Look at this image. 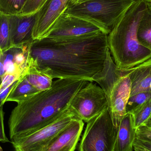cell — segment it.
<instances>
[{"label":"cell","instance_id":"obj_1","mask_svg":"<svg viewBox=\"0 0 151 151\" xmlns=\"http://www.w3.org/2000/svg\"><path fill=\"white\" fill-rule=\"evenodd\" d=\"M109 50L108 35L104 32L70 40L44 38L31 43L29 66L53 79L93 82L104 69Z\"/></svg>","mask_w":151,"mask_h":151},{"label":"cell","instance_id":"obj_2","mask_svg":"<svg viewBox=\"0 0 151 151\" xmlns=\"http://www.w3.org/2000/svg\"><path fill=\"white\" fill-rule=\"evenodd\" d=\"M89 82L82 79H58L53 82L49 89L18 103L8 122L11 140L55 120L69 109L76 93Z\"/></svg>","mask_w":151,"mask_h":151},{"label":"cell","instance_id":"obj_3","mask_svg":"<svg viewBox=\"0 0 151 151\" xmlns=\"http://www.w3.org/2000/svg\"><path fill=\"white\" fill-rule=\"evenodd\" d=\"M146 7L145 0H136L108 35V48L117 67L131 69L151 58V51L141 45L137 30Z\"/></svg>","mask_w":151,"mask_h":151},{"label":"cell","instance_id":"obj_4","mask_svg":"<svg viewBox=\"0 0 151 151\" xmlns=\"http://www.w3.org/2000/svg\"><path fill=\"white\" fill-rule=\"evenodd\" d=\"M136 0H88L67 5L64 12L96 24L107 35Z\"/></svg>","mask_w":151,"mask_h":151},{"label":"cell","instance_id":"obj_5","mask_svg":"<svg viewBox=\"0 0 151 151\" xmlns=\"http://www.w3.org/2000/svg\"><path fill=\"white\" fill-rule=\"evenodd\" d=\"M87 123L79 151H114L118 129L108 109Z\"/></svg>","mask_w":151,"mask_h":151},{"label":"cell","instance_id":"obj_6","mask_svg":"<svg viewBox=\"0 0 151 151\" xmlns=\"http://www.w3.org/2000/svg\"><path fill=\"white\" fill-rule=\"evenodd\" d=\"M77 118L70 109L50 123L12 140L14 151H44L58 135Z\"/></svg>","mask_w":151,"mask_h":151},{"label":"cell","instance_id":"obj_7","mask_svg":"<svg viewBox=\"0 0 151 151\" xmlns=\"http://www.w3.org/2000/svg\"><path fill=\"white\" fill-rule=\"evenodd\" d=\"M69 109L83 122H88L108 109V103L104 90L90 81L75 95Z\"/></svg>","mask_w":151,"mask_h":151},{"label":"cell","instance_id":"obj_8","mask_svg":"<svg viewBox=\"0 0 151 151\" xmlns=\"http://www.w3.org/2000/svg\"><path fill=\"white\" fill-rule=\"evenodd\" d=\"M100 32L106 34L103 28L96 24L64 12L45 38L55 40H70Z\"/></svg>","mask_w":151,"mask_h":151},{"label":"cell","instance_id":"obj_9","mask_svg":"<svg viewBox=\"0 0 151 151\" xmlns=\"http://www.w3.org/2000/svg\"><path fill=\"white\" fill-rule=\"evenodd\" d=\"M120 70L121 76L114 83L106 95L108 111L113 123L117 129L122 118L127 114L126 108L131 89L130 78Z\"/></svg>","mask_w":151,"mask_h":151},{"label":"cell","instance_id":"obj_10","mask_svg":"<svg viewBox=\"0 0 151 151\" xmlns=\"http://www.w3.org/2000/svg\"><path fill=\"white\" fill-rule=\"evenodd\" d=\"M69 0H47L36 13L32 32L33 40L45 38L58 19L63 13Z\"/></svg>","mask_w":151,"mask_h":151},{"label":"cell","instance_id":"obj_11","mask_svg":"<svg viewBox=\"0 0 151 151\" xmlns=\"http://www.w3.org/2000/svg\"><path fill=\"white\" fill-rule=\"evenodd\" d=\"M32 42L12 46L3 51L5 75L14 76L17 80L26 75L29 68L30 48Z\"/></svg>","mask_w":151,"mask_h":151},{"label":"cell","instance_id":"obj_12","mask_svg":"<svg viewBox=\"0 0 151 151\" xmlns=\"http://www.w3.org/2000/svg\"><path fill=\"white\" fill-rule=\"evenodd\" d=\"M36 13L31 15H9L12 46L32 42V32Z\"/></svg>","mask_w":151,"mask_h":151},{"label":"cell","instance_id":"obj_13","mask_svg":"<svg viewBox=\"0 0 151 151\" xmlns=\"http://www.w3.org/2000/svg\"><path fill=\"white\" fill-rule=\"evenodd\" d=\"M84 122L76 118L64 129L44 151H74L79 141Z\"/></svg>","mask_w":151,"mask_h":151},{"label":"cell","instance_id":"obj_14","mask_svg":"<svg viewBox=\"0 0 151 151\" xmlns=\"http://www.w3.org/2000/svg\"><path fill=\"white\" fill-rule=\"evenodd\" d=\"M121 70L130 78V97L142 92L151 91V58L131 69Z\"/></svg>","mask_w":151,"mask_h":151},{"label":"cell","instance_id":"obj_15","mask_svg":"<svg viewBox=\"0 0 151 151\" xmlns=\"http://www.w3.org/2000/svg\"><path fill=\"white\" fill-rule=\"evenodd\" d=\"M136 138V129L134 128L131 114L127 112L119 125L114 151H131Z\"/></svg>","mask_w":151,"mask_h":151},{"label":"cell","instance_id":"obj_16","mask_svg":"<svg viewBox=\"0 0 151 151\" xmlns=\"http://www.w3.org/2000/svg\"><path fill=\"white\" fill-rule=\"evenodd\" d=\"M39 92L24 76L17 80L16 85L8 96L6 102L19 103Z\"/></svg>","mask_w":151,"mask_h":151},{"label":"cell","instance_id":"obj_17","mask_svg":"<svg viewBox=\"0 0 151 151\" xmlns=\"http://www.w3.org/2000/svg\"><path fill=\"white\" fill-rule=\"evenodd\" d=\"M137 38L141 45L151 51V2L146 7L137 30Z\"/></svg>","mask_w":151,"mask_h":151},{"label":"cell","instance_id":"obj_18","mask_svg":"<svg viewBox=\"0 0 151 151\" xmlns=\"http://www.w3.org/2000/svg\"><path fill=\"white\" fill-rule=\"evenodd\" d=\"M28 81L39 91L47 90L51 88L53 78L30 65L26 75L25 76Z\"/></svg>","mask_w":151,"mask_h":151},{"label":"cell","instance_id":"obj_19","mask_svg":"<svg viewBox=\"0 0 151 151\" xmlns=\"http://www.w3.org/2000/svg\"><path fill=\"white\" fill-rule=\"evenodd\" d=\"M129 113L132 115L134 128L136 129L144 125L151 116V99Z\"/></svg>","mask_w":151,"mask_h":151},{"label":"cell","instance_id":"obj_20","mask_svg":"<svg viewBox=\"0 0 151 151\" xmlns=\"http://www.w3.org/2000/svg\"><path fill=\"white\" fill-rule=\"evenodd\" d=\"M9 15L0 13V49L3 51L11 47Z\"/></svg>","mask_w":151,"mask_h":151},{"label":"cell","instance_id":"obj_21","mask_svg":"<svg viewBox=\"0 0 151 151\" xmlns=\"http://www.w3.org/2000/svg\"><path fill=\"white\" fill-rule=\"evenodd\" d=\"M27 0H0V11L6 15L19 14Z\"/></svg>","mask_w":151,"mask_h":151},{"label":"cell","instance_id":"obj_22","mask_svg":"<svg viewBox=\"0 0 151 151\" xmlns=\"http://www.w3.org/2000/svg\"><path fill=\"white\" fill-rule=\"evenodd\" d=\"M151 99V91L142 92L130 97L127 104V112L131 111L138 106Z\"/></svg>","mask_w":151,"mask_h":151},{"label":"cell","instance_id":"obj_23","mask_svg":"<svg viewBox=\"0 0 151 151\" xmlns=\"http://www.w3.org/2000/svg\"><path fill=\"white\" fill-rule=\"evenodd\" d=\"M47 0H27L21 13V15H31L37 13Z\"/></svg>","mask_w":151,"mask_h":151},{"label":"cell","instance_id":"obj_24","mask_svg":"<svg viewBox=\"0 0 151 151\" xmlns=\"http://www.w3.org/2000/svg\"><path fill=\"white\" fill-rule=\"evenodd\" d=\"M136 138L151 142V128L144 125L136 129Z\"/></svg>","mask_w":151,"mask_h":151},{"label":"cell","instance_id":"obj_25","mask_svg":"<svg viewBox=\"0 0 151 151\" xmlns=\"http://www.w3.org/2000/svg\"><path fill=\"white\" fill-rule=\"evenodd\" d=\"M4 114L3 106L0 107V142H9L4 131Z\"/></svg>","mask_w":151,"mask_h":151},{"label":"cell","instance_id":"obj_26","mask_svg":"<svg viewBox=\"0 0 151 151\" xmlns=\"http://www.w3.org/2000/svg\"><path fill=\"white\" fill-rule=\"evenodd\" d=\"M136 146L145 149L146 150L151 151V142L147 141H143L136 138L134 142V146Z\"/></svg>","mask_w":151,"mask_h":151},{"label":"cell","instance_id":"obj_27","mask_svg":"<svg viewBox=\"0 0 151 151\" xmlns=\"http://www.w3.org/2000/svg\"><path fill=\"white\" fill-rule=\"evenodd\" d=\"M5 72L4 64L3 52L0 49V83L5 76Z\"/></svg>","mask_w":151,"mask_h":151},{"label":"cell","instance_id":"obj_28","mask_svg":"<svg viewBox=\"0 0 151 151\" xmlns=\"http://www.w3.org/2000/svg\"><path fill=\"white\" fill-rule=\"evenodd\" d=\"M88 1V0H72V1H70L68 2V5L80 3L82 2L85 1Z\"/></svg>","mask_w":151,"mask_h":151},{"label":"cell","instance_id":"obj_29","mask_svg":"<svg viewBox=\"0 0 151 151\" xmlns=\"http://www.w3.org/2000/svg\"><path fill=\"white\" fill-rule=\"evenodd\" d=\"M134 151H149L142 149V148H140V147H137V146H134Z\"/></svg>","mask_w":151,"mask_h":151},{"label":"cell","instance_id":"obj_30","mask_svg":"<svg viewBox=\"0 0 151 151\" xmlns=\"http://www.w3.org/2000/svg\"><path fill=\"white\" fill-rule=\"evenodd\" d=\"M145 125L151 128V116L150 118L149 119V120L146 122V123H145Z\"/></svg>","mask_w":151,"mask_h":151},{"label":"cell","instance_id":"obj_31","mask_svg":"<svg viewBox=\"0 0 151 151\" xmlns=\"http://www.w3.org/2000/svg\"><path fill=\"white\" fill-rule=\"evenodd\" d=\"M146 2H151V0H145Z\"/></svg>","mask_w":151,"mask_h":151},{"label":"cell","instance_id":"obj_32","mask_svg":"<svg viewBox=\"0 0 151 151\" xmlns=\"http://www.w3.org/2000/svg\"><path fill=\"white\" fill-rule=\"evenodd\" d=\"M0 151H3L2 148V147H1V145H0Z\"/></svg>","mask_w":151,"mask_h":151},{"label":"cell","instance_id":"obj_33","mask_svg":"<svg viewBox=\"0 0 151 151\" xmlns=\"http://www.w3.org/2000/svg\"><path fill=\"white\" fill-rule=\"evenodd\" d=\"M72 1V0H69V1Z\"/></svg>","mask_w":151,"mask_h":151},{"label":"cell","instance_id":"obj_34","mask_svg":"<svg viewBox=\"0 0 151 151\" xmlns=\"http://www.w3.org/2000/svg\"><path fill=\"white\" fill-rule=\"evenodd\" d=\"M1 13V11H0V13Z\"/></svg>","mask_w":151,"mask_h":151},{"label":"cell","instance_id":"obj_35","mask_svg":"<svg viewBox=\"0 0 151 151\" xmlns=\"http://www.w3.org/2000/svg\"><path fill=\"white\" fill-rule=\"evenodd\" d=\"M131 151H133V150Z\"/></svg>","mask_w":151,"mask_h":151}]
</instances>
